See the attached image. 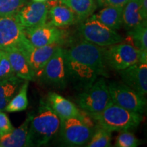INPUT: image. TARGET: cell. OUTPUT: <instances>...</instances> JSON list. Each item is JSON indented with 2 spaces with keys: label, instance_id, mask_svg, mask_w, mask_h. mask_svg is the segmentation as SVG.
I'll return each instance as SVG.
<instances>
[{
  "label": "cell",
  "instance_id": "cell-4",
  "mask_svg": "<svg viewBox=\"0 0 147 147\" xmlns=\"http://www.w3.org/2000/svg\"><path fill=\"white\" fill-rule=\"evenodd\" d=\"M78 31L84 40L102 47L121 43L123 40L115 30L106 26L93 15L82 21Z\"/></svg>",
  "mask_w": 147,
  "mask_h": 147
},
{
  "label": "cell",
  "instance_id": "cell-26",
  "mask_svg": "<svg viewBox=\"0 0 147 147\" xmlns=\"http://www.w3.org/2000/svg\"><path fill=\"white\" fill-rule=\"evenodd\" d=\"M27 0H0V17L16 14L27 3Z\"/></svg>",
  "mask_w": 147,
  "mask_h": 147
},
{
  "label": "cell",
  "instance_id": "cell-30",
  "mask_svg": "<svg viewBox=\"0 0 147 147\" xmlns=\"http://www.w3.org/2000/svg\"><path fill=\"white\" fill-rule=\"evenodd\" d=\"M129 0H103L102 6H106V5H111V6L121 7L123 8L124 5Z\"/></svg>",
  "mask_w": 147,
  "mask_h": 147
},
{
  "label": "cell",
  "instance_id": "cell-31",
  "mask_svg": "<svg viewBox=\"0 0 147 147\" xmlns=\"http://www.w3.org/2000/svg\"><path fill=\"white\" fill-rule=\"evenodd\" d=\"M141 3H142L143 11L144 14L147 15V0H141Z\"/></svg>",
  "mask_w": 147,
  "mask_h": 147
},
{
  "label": "cell",
  "instance_id": "cell-13",
  "mask_svg": "<svg viewBox=\"0 0 147 147\" xmlns=\"http://www.w3.org/2000/svg\"><path fill=\"white\" fill-rule=\"evenodd\" d=\"M49 8V2L33 1L24 5L16 15L24 29L31 28L47 23Z\"/></svg>",
  "mask_w": 147,
  "mask_h": 147
},
{
  "label": "cell",
  "instance_id": "cell-5",
  "mask_svg": "<svg viewBox=\"0 0 147 147\" xmlns=\"http://www.w3.org/2000/svg\"><path fill=\"white\" fill-rule=\"evenodd\" d=\"M76 102L87 113H98L112 102L108 84L103 78L96 80L91 87L78 95Z\"/></svg>",
  "mask_w": 147,
  "mask_h": 147
},
{
  "label": "cell",
  "instance_id": "cell-11",
  "mask_svg": "<svg viewBox=\"0 0 147 147\" xmlns=\"http://www.w3.org/2000/svg\"><path fill=\"white\" fill-rule=\"evenodd\" d=\"M26 38L16 14L0 17V51L17 48Z\"/></svg>",
  "mask_w": 147,
  "mask_h": 147
},
{
  "label": "cell",
  "instance_id": "cell-25",
  "mask_svg": "<svg viewBox=\"0 0 147 147\" xmlns=\"http://www.w3.org/2000/svg\"><path fill=\"white\" fill-rule=\"evenodd\" d=\"M97 128L87 144V147H108L111 146V132L97 125Z\"/></svg>",
  "mask_w": 147,
  "mask_h": 147
},
{
  "label": "cell",
  "instance_id": "cell-6",
  "mask_svg": "<svg viewBox=\"0 0 147 147\" xmlns=\"http://www.w3.org/2000/svg\"><path fill=\"white\" fill-rule=\"evenodd\" d=\"M108 87L114 104L131 112L144 113L146 106L144 96L122 82H110Z\"/></svg>",
  "mask_w": 147,
  "mask_h": 147
},
{
  "label": "cell",
  "instance_id": "cell-27",
  "mask_svg": "<svg viewBox=\"0 0 147 147\" xmlns=\"http://www.w3.org/2000/svg\"><path fill=\"white\" fill-rule=\"evenodd\" d=\"M139 141L135 135L128 131H122L116 138L115 146L117 147H136Z\"/></svg>",
  "mask_w": 147,
  "mask_h": 147
},
{
  "label": "cell",
  "instance_id": "cell-20",
  "mask_svg": "<svg viewBox=\"0 0 147 147\" xmlns=\"http://www.w3.org/2000/svg\"><path fill=\"white\" fill-rule=\"evenodd\" d=\"M123 8L106 5L93 17L113 30H117L123 25Z\"/></svg>",
  "mask_w": 147,
  "mask_h": 147
},
{
  "label": "cell",
  "instance_id": "cell-17",
  "mask_svg": "<svg viewBox=\"0 0 147 147\" xmlns=\"http://www.w3.org/2000/svg\"><path fill=\"white\" fill-rule=\"evenodd\" d=\"M34 115V114L32 113L29 114L25 121L18 128L14 129L10 133L0 136V146H26L29 125Z\"/></svg>",
  "mask_w": 147,
  "mask_h": 147
},
{
  "label": "cell",
  "instance_id": "cell-35",
  "mask_svg": "<svg viewBox=\"0 0 147 147\" xmlns=\"http://www.w3.org/2000/svg\"><path fill=\"white\" fill-rule=\"evenodd\" d=\"M53 1H58V0H53Z\"/></svg>",
  "mask_w": 147,
  "mask_h": 147
},
{
  "label": "cell",
  "instance_id": "cell-21",
  "mask_svg": "<svg viewBox=\"0 0 147 147\" xmlns=\"http://www.w3.org/2000/svg\"><path fill=\"white\" fill-rule=\"evenodd\" d=\"M59 2L65 5L76 16L77 19L83 21L91 16L97 8L94 0H58Z\"/></svg>",
  "mask_w": 147,
  "mask_h": 147
},
{
  "label": "cell",
  "instance_id": "cell-14",
  "mask_svg": "<svg viewBox=\"0 0 147 147\" xmlns=\"http://www.w3.org/2000/svg\"><path fill=\"white\" fill-rule=\"evenodd\" d=\"M123 83L140 95L147 93V63L138 62L119 71Z\"/></svg>",
  "mask_w": 147,
  "mask_h": 147
},
{
  "label": "cell",
  "instance_id": "cell-1",
  "mask_svg": "<svg viewBox=\"0 0 147 147\" xmlns=\"http://www.w3.org/2000/svg\"><path fill=\"white\" fill-rule=\"evenodd\" d=\"M67 80L75 87L87 89L99 76L108 77L104 47L83 40L65 49Z\"/></svg>",
  "mask_w": 147,
  "mask_h": 147
},
{
  "label": "cell",
  "instance_id": "cell-29",
  "mask_svg": "<svg viewBox=\"0 0 147 147\" xmlns=\"http://www.w3.org/2000/svg\"><path fill=\"white\" fill-rule=\"evenodd\" d=\"M14 129L6 114L0 110V136L10 133Z\"/></svg>",
  "mask_w": 147,
  "mask_h": 147
},
{
  "label": "cell",
  "instance_id": "cell-28",
  "mask_svg": "<svg viewBox=\"0 0 147 147\" xmlns=\"http://www.w3.org/2000/svg\"><path fill=\"white\" fill-rule=\"evenodd\" d=\"M1 56L0 59V80L8 79L15 76L16 74L11 65L10 61L5 53L1 51Z\"/></svg>",
  "mask_w": 147,
  "mask_h": 147
},
{
  "label": "cell",
  "instance_id": "cell-12",
  "mask_svg": "<svg viewBox=\"0 0 147 147\" xmlns=\"http://www.w3.org/2000/svg\"><path fill=\"white\" fill-rule=\"evenodd\" d=\"M59 46L53 45L36 47L33 46L26 38L17 48L25 55L35 76L38 77L42 69Z\"/></svg>",
  "mask_w": 147,
  "mask_h": 147
},
{
  "label": "cell",
  "instance_id": "cell-7",
  "mask_svg": "<svg viewBox=\"0 0 147 147\" xmlns=\"http://www.w3.org/2000/svg\"><path fill=\"white\" fill-rule=\"evenodd\" d=\"M106 66L116 71H121L139 61L140 51L133 45L118 43L104 47Z\"/></svg>",
  "mask_w": 147,
  "mask_h": 147
},
{
  "label": "cell",
  "instance_id": "cell-10",
  "mask_svg": "<svg viewBox=\"0 0 147 147\" xmlns=\"http://www.w3.org/2000/svg\"><path fill=\"white\" fill-rule=\"evenodd\" d=\"M25 34L30 43L36 47L53 45L61 46L66 38L65 31L49 23L25 29Z\"/></svg>",
  "mask_w": 147,
  "mask_h": 147
},
{
  "label": "cell",
  "instance_id": "cell-24",
  "mask_svg": "<svg viewBox=\"0 0 147 147\" xmlns=\"http://www.w3.org/2000/svg\"><path fill=\"white\" fill-rule=\"evenodd\" d=\"M128 38L139 51H147V25L144 21L131 30L128 31Z\"/></svg>",
  "mask_w": 147,
  "mask_h": 147
},
{
  "label": "cell",
  "instance_id": "cell-32",
  "mask_svg": "<svg viewBox=\"0 0 147 147\" xmlns=\"http://www.w3.org/2000/svg\"><path fill=\"white\" fill-rule=\"evenodd\" d=\"M95 2L97 3V5H100V6H102V2L103 0H94Z\"/></svg>",
  "mask_w": 147,
  "mask_h": 147
},
{
  "label": "cell",
  "instance_id": "cell-34",
  "mask_svg": "<svg viewBox=\"0 0 147 147\" xmlns=\"http://www.w3.org/2000/svg\"><path fill=\"white\" fill-rule=\"evenodd\" d=\"M1 51H0V59H1Z\"/></svg>",
  "mask_w": 147,
  "mask_h": 147
},
{
  "label": "cell",
  "instance_id": "cell-15",
  "mask_svg": "<svg viewBox=\"0 0 147 147\" xmlns=\"http://www.w3.org/2000/svg\"><path fill=\"white\" fill-rule=\"evenodd\" d=\"M47 102L61 121L73 117L80 119L81 117V110L71 101L58 93H49Z\"/></svg>",
  "mask_w": 147,
  "mask_h": 147
},
{
  "label": "cell",
  "instance_id": "cell-22",
  "mask_svg": "<svg viewBox=\"0 0 147 147\" xmlns=\"http://www.w3.org/2000/svg\"><path fill=\"white\" fill-rule=\"evenodd\" d=\"M23 79L16 76L0 80V110L3 111L5 106L16 95Z\"/></svg>",
  "mask_w": 147,
  "mask_h": 147
},
{
  "label": "cell",
  "instance_id": "cell-19",
  "mask_svg": "<svg viewBox=\"0 0 147 147\" xmlns=\"http://www.w3.org/2000/svg\"><path fill=\"white\" fill-rule=\"evenodd\" d=\"M48 18L49 23L59 28L70 26L78 20L71 9L59 2L52 5L50 4Z\"/></svg>",
  "mask_w": 147,
  "mask_h": 147
},
{
  "label": "cell",
  "instance_id": "cell-2",
  "mask_svg": "<svg viewBox=\"0 0 147 147\" xmlns=\"http://www.w3.org/2000/svg\"><path fill=\"white\" fill-rule=\"evenodd\" d=\"M61 120L47 102L41 100L38 113L29 125L26 146H41L49 142L60 128Z\"/></svg>",
  "mask_w": 147,
  "mask_h": 147
},
{
  "label": "cell",
  "instance_id": "cell-33",
  "mask_svg": "<svg viewBox=\"0 0 147 147\" xmlns=\"http://www.w3.org/2000/svg\"><path fill=\"white\" fill-rule=\"evenodd\" d=\"M34 1H38V2H42V1H46L47 0H33Z\"/></svg>",
  "mask_w": 147,
  "mask_h": 147
},
{
  "label": "cell",
  "instance_id": "cell-3",
  "mask_svg": "<svg viewBox=\"0 0 147 147\" xmlns=\"http://www.w3.org/2000/svg\"><path fill=\"white\" fill-rule=\"evenodd\" d=\"M97 125L108 131H124L137 127L143 117L121 107L112 102L104 110L98 113H88Z\"/></svg>",
  "mask_w": 147,
  "mask_h": 147
},
{
  "label": "cell",
  "instance_id": "cell-8",
  "mask_svg": "<svg viewBox=\"0 0 147 147\" xmlns=\"http://www.w3.org/2000/svg\"><path fill=\"white\" fill-rule=\"evenodd\" d=\"M59 129L62 141L71 146L86 145L95 131L94 128L88 126L76 117L61 121Z\"/></svg>",
  "mask_w": 147,
  "mask_h": 147
},
{
  "label": "cell",
  "instance_id": "cell-16",
  "mask_svg": "<svg viewBox=\"0 0 147 147\" xmlns=\"http://www.w3.org/2000/svg\"><path fill=\"white\" fill-rule=\"evenodd\" d=\"M2 51L8 58L16 76L29 81L36 78L34 71L27 62L25 55L18 48L12 47Z\"/></svg>",
  "mask_w": 147,
  "mask_h": 147
},
{
  "label": "cell",
  "instance_id": "cell-18",
  "mask_svg": "<svg viewBox=\"0 0 147 147\" xmlns=\"http://www.w3.org/2000/svg\"><path fill=\"white\" fill-rule=\"evenodd\" d=\"M146 17L141 0H129L123 8V25L127 31L146 21Z\"/></svg>",
  "mask_w": 147,
  "mask_h": 147
},
{
  "label": "cell",
  "instance_id": "cell-9",
  "mask_svg": "<svg viewBox=\"0 0 147 147\" xmlns=\"http://www.w3.org/2000/svg\"><path fill=\"white\" fill-rule=\"evenodd\" d=\"M38 77L47 84L58 88L65 87L67 78L65 69V49L61 46L58 47Z\"/></svg>",
  "mask_w": 147,
  "mask_h": 147
},
{
  "label": "cell",
  "instance_id": "cell-23",
  "mask_svg": "<svg viewBox=\"0 0 147 147\" xmlns=\"http://www.w3.org/2000/svg\"><path fill=\"white\" fill-rule=\"evenodd\" d=\"M29 80H25L20 88L19 91L12 97L8 105L5 106L4 110L8 113H16L27 109L28 106L27 90H28Z\"/></svg>",
  "mask_w": 147,
  "mask_h": 147
}]
</instances>
